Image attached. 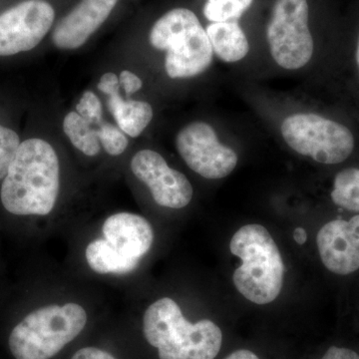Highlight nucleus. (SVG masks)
I'll return each mask as SVG.
<instances>
[{"label":"nucleus","mask_w":359,"mask_h":359,"mask_svg":"<svg viewBox=\"0 0 359 359\" xmlns=\"http://www.w3.org/2000/svg\"><path fill=\"white\" fill-rule=\"evenodd\" d=\"M60 190V164L55 150L39 138L21 142L2 180L0 200L15 216H46Z\"/></svg>","instance_id":"nucleus-1"},{"label":"nucleus","mask_w":359,"mask_h":359,"mask_svg":"<svg viewBox=\"0 0 359 359\" xmlns=\"http://www.w3.org/2000/svg\"><path fill=\"white\" fill-rule=\"evenodd\" d=\"M143 332L160 359H214L221 351L223 334L216 323H191L176 302L163 297L151 304L143 318Z\"/></svg>","instance_id":"nucleus-2"},{"label":"nucleus","mask_w":359,"mask_h":359,"mask_svg":"<svg viewBox=\"0 0 359 359\" xmlns=\"http://www.w3.org/2000/svg\"><path fill=\"white\" fill-rule=\"evenodd\" d=\"M230 250L242 259L233 276L238 292L254 304L275 301L282 292L285 264L269 231L261 224H245L231 238Z\"/></svg>","instance_id":"nucleus-3"},{"label":"nucleus","mask_w":359,"mask_h":359,"mask_svg":"<svg viewBox=\"0 0 359 359\" xmlns=\"http://www.w3.org/2000/svg\"><path fill=\"white\" fill-rule=\"evenodd\" d=\"M87 313L77 304L42 306L25 316L9 335L15 359H50L86 327Z\"/></svg>","instance_id":"nucleus-4"},{"label":"nucleus","mask_w":359,"mask_h":359,"mask_svg":"<svg viewBox=\"0 0 359 359\" xmlns=\"http://www.w3.org/2000/svg\"><path fill=\"white\" fill-rule=\"evenodd\" d=\"M150 43L167 51L165 69L168 76H197L210 67L214 51L197 15L187 8H175L164 14L150 32Z\"/></svg>","instance_id":"nucleus-5"},{"label":"nucleus","mask_w":359,"mask_h":359,"mask_svg":"<svg viewBox=\"0 0 359 359\" xmlns=\"http://www.w3.org/2000/svg\"><path fill=\"white\" fill-rule=\"evenodd\" d=\"M280 131L292 150L321 164H339L354 149L351 130L313 113L289 116L283 122Z\"/></svg>","instance_id":"nucleus-6"},{"label":"nucleus","mask_w":359,"mask_h":359,"mask_svg":"<svg viewBox=\"0 0 359 359\" xmlns=\"http://www.w3.org/2000/svg\"><path fill=\"white\" fill-rule=\"evenodd\" d=\"M266 39L271 56L280 67L297 70L308 65L313 54L308 1L276 0Z\"/></svg>","instance_id":"nucleus-7"},{"label":"nucleus","mask_w":359,"mask_h":359,"mask_svg":"<svg viewBox=\"0 0 359 359\" xmlns=\"http://www.w3.org/2000/svg\"><path fill=\"white\" fill-rule=\"evenodd\" d=\"M176 146L189 168L205 179H223L238 164L235 151L223 145L214 128L205 122H193L181 129Z\"/></svg>","instance_id":"nucleus-8"},{"label":"nucleus","mask_w":359,"mask_h":359,"mask_svg":"<svg viewBox=\"0 0 359 359\" xmlns=\"http://www.w3.org/2000/svg\"><path fill=\"white\" fill-rule=\"evenodd\" d=\"M53 7L45 0H25L0 15V56L32 50L53 25Z\"/></svg>","instance_id":"nucleus-9"},{"label":"nucleus","mask_w":359,"mask_h":359,"mask_svg":"<svg viewBox=\"0 0 359 359\" xmlns=\"http://www.w3.org/2000/svg\"><path fill=\"white\" fill-rule=\"evenodd\" d=\"M131 170L150 189L153 199L161 207L182 209L192 201L190 181L181 172L170 168L159 153L139 151L131 161Z\"/></svg>","instance_id":"nucleus-10"},{"label":"nucleus","mask_w":359,"mask_h":359,"mask_svg":"<svg viewBox=\"0 0 359 359\" xmlns=\"http://www.w3.org/2000/svg\"><path fill=\"white\" fill-rule=\"evenodd\" d=\"M325 268L346 276L359 269V215L348 221L335 219L325 224L316 238Z\"/></svg>","instance_id":"nucleus-11"},{"label":"nucleus","mask_w":359,"mask_h":359,"mask_svg":"<svg viewBox=\"0 0 359 359\" xmlns=\"http://www.w3.org/2000/svg\"><path fill=\"white\" fill-rule=\"evenodd\" d=\"M119 0H82L52 32L53 44L61 50L79 48L105 22Z\"/></svg>","instance_id":"nucleus-12"},{"label":"nucleus","mask_w":359,"mask_h":359,"mask_svg":"<svg viewBox=\"0 0 359 359\" xmlns=\"http://www.w3.org/2000/svg\"><path fill=\"white\" fill-rule=\"evenodd\" d=\"M103 235L124 256L140 259L154 242V231L147 219L132 212H118L106 219Z\"/></svg>","instance_id":"nucleus-13"},{"label":"nucleus","mask_w":359,"mask_h":359,"mask_svg":"<svg viewBox=\"0 0 359 359\" xmlns=\"http://www.w3.org/2000/svg\"><path fill=\"white\" fill-rule=\"evenodd\" d=\"M119 85V77L115 73L107 72L100 78L97 87L108 96V108L118 127L132 138H137L152 121L153 108L145 101L123 99Z\"/></svg>","instance_id":"nucleus-14"},{"label":"nucleus","mask_w":359,"mask_h":359,"mask_svg":"<svg viewBox=\"0 0 359 359\" xmlns=\"http://www.w3.org/2000/svg\"><path fill=\"white\" fill-rule=\"evenodd\" d=\"M205 32L212 51L224 62H238L249 53V41L237 21L212 22Z\"/></svg>","instance_id":"nucleus-15"},{"label":"nucleus","mask_w":359,"mask_h":359,"mask_svg":"<svg viewBox=\"0 0 359 359\" xmlns=\"http://www.w3.org/2000/svg\"><path fill=\"white\" fill-rule=\"evenodd\" d=\"M87 264L97 273H127L139 266L140 259L124 256L103 238L90 243L85 252Z\"/></svg>","instance_id":"nucleus-16"},{"label":"nucleus","mask_w":359,"mask_h":359,"mask_svg":"<svg viewBox=\"0 0 359 359\" xmlns=\"http://www.w3.org/2000/svg\"><path fill=\"white\" fill-rule=\"evenodd\" d=\"M63 130L72 145L83 154L94 157L101 151L97 129L94 128L76 111L68 113L63 121Z\"/></svg>","instance_id":"nucleus-17"},{"label":"nucleus","mask_w":359,"mask_h":359,"mask_svg":"<svg viewBox=\"0 0 359 359\" xmlns=\"http://www.w3.org/2000/svg\"><path fill=\"white\" fill-rule=\"evenodd\" d=\"M332 199L347 211L359 212V170L348 168L335 176Z\"/></svg>","instance_id":"nucleus-18"},{"label":"nucleus","mask_w":359,"mask_h":359,"mask_svg":"<svg viewBox=\"0 0 359 359\" xmlns=\"http://www.w3.org/2000/svg\"><path fill=\"white\" fill-rule=\"evenodd\" d=\"M252 0H207L204 7L205 18L212 22L236 21L252 4Z\"/></svg>","instance_id":"nucleus-19"},{"label":"nucleus","mask_w":359,"mask_h":359,"mask_svg":"<svg viewBox=\"0 0 359 359\" xmlns=\"http://www.w3.org/2000/svg\"><path fill=\"white\" fill-rule=\"evenodd\" d=\"M99 141L104 150L111 156L123 154L128 147V139L126 134L115 125L108 122H102L97 129Z\"/></svg>","instance_id":"nucleus-20"},{"label":"nucleus","mask_w":359,"mask_h":359,"mask_svg":"<svg viewBox=\"0 0 359 359\" xmlns=\"http://www.w3.org/2000/svg\"><path fill=\"white\" fill-rule=\"evenodd\" d=\"M21 144L20 135L0 124V181L4 179Z\"/></svg>","instance_id":"nucleus-21"},{"label":"nucleus","mask_w":359,"mask_h":359,"mask_svg":"<svg viewBox=\"0 0 359 359\" xmlns=\"http://www.w3.org/2000/svg\"><path fill=\"white\" fill-rule=\"evenodd\" d=\"M76 112L92 126L102 123V103L92 91L84 92L76 105Z\"/></svg>","instance_id":"nucleus-22"},{"label":"nucleus","mask_w":359,"mask_h":359,"mask_svg":"<svg viewBox=\"0 0 359 359\" xmlns=\"http://www.w3.org/2000/svg\"><path fill=\"white\" fill-rule=\"evenodd\" d=\"M119 83L124 88L125 92H126L128 96L136 93L143 86L140 78L128 70L122 71L119 77Z\"/></svg>","instance_id":"nucleus-23"},{"label":"nucleus","mask_w":359,"mask_h":359,"mask_svg":"<svg viewBox=\"0 0 359 359\" xmlns=\"http://www.w3.org/2000/svg\"><path fill=\"white\" fill-rule=\"evenodd\" d=\"M71 359H116L112 354L97 347H84L79 349Z\"/></svg>","instance_id":"nucleus-24"},{"label":"nucleus","mask_w":359,"mask_h":359,"mask_svg":"<svg viewBox=\"0 0 359 359\" xmlns=\"http://www.w3.org/2000/svg\"><path fill=\"white\" fill-rule=\"evenodd\" d=\"M321 359H359V355L351 349L332 346Z\"/></svg>","instance_id":"nucleus-25"},{"label":"nucleus","mask_w":359,"mask_h":359,"mask_svg":"<svg viewBox=\"0 0 359 359\" xmlns=\"http://www.w3.org/2000/svg\"><path fill=\"white\" fill-rule=\"evenodd\" d=\"M226 359H259L256 354L247 349H241V351H235L231 353Z\"/></svg>","instance_id":"nucleus-26"},{"label":"nucleus","mask_w":359,"mask_h":359,"mask_svg":"<svg viewBox=\"0 0 359 359\" xmlns=\"http://www.w3.org/2000/svg\"><path fill=\"white\" fill-rule=\"evenodd\" d=\"M294 237L295 242H297V244L304 245V243L306 242V238H308V236H306V231H304V229L297 228L295 229Z\"/></svg>","instance_id":"nucleus-27"},{"label":"nucleus","mask_w":359,"mask_h":359,"mask_svg":"<svg viewBox=\"0 0 359 359\" xmlns=\"http://www.w3.org/2000/svg\"><path fill=\"white\" fill-rule=\"evenodd\" d=\"M356 61H358V65L359 67V37H358V49H356Z\"/></svg>","instance_id":"nucleus-28"}]
</instances>
